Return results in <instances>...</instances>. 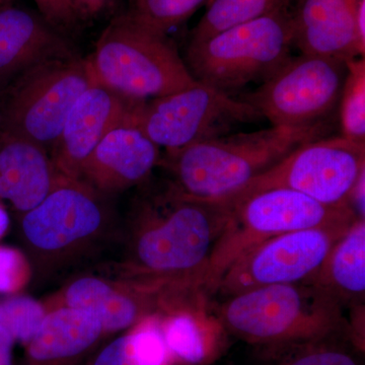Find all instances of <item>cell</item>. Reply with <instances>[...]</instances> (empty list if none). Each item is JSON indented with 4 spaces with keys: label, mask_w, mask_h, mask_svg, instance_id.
Instances as JSON below:
<instances>
[{
    "label": "cell",
    "mask_w": 365,
    "mask_h": 365,
    "mask_svg": "<svg viewBox=\"0 0 365 365\" xmlns=\"http://www.w3.org/2000/svg\"><path fill=\"white\" fill-rule=\"evenodd\" d=\"M105 338L102 324L93 314L49 307L39 330L25 346L21 365H83Z\"/></svg>",
    "instance_id": "18"
},
{
    "label": "cell",
    "mask_w": 365,
    "mask_h": 365,
    "mask_svg": "<svg viewBox=\"0 0 365 365\" xmlns=\"http://www.w3.org/2000/svg\"><path fill=\"white\" fill-rule=\"evenodd\" d=\"M47 313L46 304L28 295H11L0 300V325L24 346L38 332Z\"/></svg>",
    "instance_id": "26"
},
{
    "label": "cell",
    "mask_w": 365,
    "mask_h": 365,
    "mask_svg": "<svg viewBox=\"0 0 365 365\" xmlns=\"http://www.w3.org/2000/svg\"><path fill=\"white\" fill-rule=\"evenodd\" d=\"M88 58L96 81L129 100L143 102L199 83L169 36L137 25L124 13L106 26Z\"/></svg>",
    "instance_id": "5"
},
{
    "label": "cell",
    "mask_w": 365,
    "mask_h": 365,
    "mask_svg": "<svg viewBox=\"0 0 365 365\" xmlns=\"http://www.w3.org/2000/svg\"><path fill=\"white\" fill-rule=\"evenodd\" d=\"M95 81L88 58L32 67L0 91V134L32 141L50 155L72 106Z\"/></svg>",
    "instance_id": "8"
},
{
    "label": "cell",
    "mask_w": 365,
    "mask_h": 365,
    "mask_svg": "<svg viewBox=\"0 0 365 365\" xmlns=\"http://www.w3.org/2000/svg\"><path fill=\"white\" fill-rule=\"evenodd\" d=\"M206 297L185 302L158 316L170 360L206 365L222 351L225 333L220 322L205 311Z\"/></svg>",
    "instance_id": "20"
},
{
    "label": "cell",
    "mask_w": 365,
    "mask_h": 365,
    "mask_svg": "<svg viewBox=\"0 0 365 365\" xmlns=\"http://www.w3.org/2000/svg\"><path fill=\"white\" fill-rule=\"evenodd\" d=\"M0 1H4V0H0Z\"/></svg>",
    "instance_id": "34"
},
{
    "label": "cell",
    "mask_w": 365,
    "mask_h": 365,
    "mask_svg": "<svg viewBox=\"0 0 365 365\" xmlns=\"http://www.w3.org/2000/svg\"><path fill=\"white\" fill-rule=\"evenodd\" d=\"M341 304L364 299L365 292V220L357 218L329 252L316 276L309 281Z\"/></svg>",
    "instance_id": "21"
},
{
    "label": "cell",
    "mask_w": 365,
    "mask_h": 365,
    "mask_svg": "<svg viewBox=\"0 0 365 365\" xmlns=\"http://www.w3.org/2000/svg\"><path fill=\"white\" fill-rule=\"evenodd\" d=\"M351 223L294 230L257 245L228 267L215 292L227 299L255 288L309 282Z\"/></svg>",
    "instance_id": "12"
},
{
    "label": "cell",
    "mask_w": 365,
    "mask_h": 365,
    "mask_svg": "<svg viewBox=\"0 0 365 365\" xmlns=\"http://www.w3.org/2000/svg\"><path fill=\"white\" fill-rule=\"evenodd\" d=\"M133 114L103 137L81 169L79 180L102 195L143 184L162 162L160 148L139 128Z\"/></svg>",
    "instance_id": "15"
},
{
    "label": "cell",
    "mask_w": 365,
    "mask_h": 365,
    "mask_svg": "<svg viewBox=\"0 0 365 365\" xmlns=\"http://www.w3.org/2000/svg\"><path fill=\"white\" fill-rule=\"evenodd\" d=\"M33 277L32 264L25 252L0 245V295L20 294Z\"/></svg>",
    "instance_id": "28"
},
{
    "label": "cell",
    "mask_w": 365,
    "mask_h": 365,
    "mask_svg": "<svg viewBox=\"0 0 365 365\" xmlns=\"http://www.w3.org/2000/svg\"><path fill=\"white\" fill-rule=\"evenodd\" d=\"M365 172L360 175L355 182L350 196V207L360 220H365Z\"/></svg>",
    "instance_id": "31"
},
{
    "label": "cell",
    "mask_w": 365,
    "mask_h": 365,
    "mask_svg": "<svg viewBox=\"0 0 365 365\" xmlns=\"http://www.w3.org/2000/svg\"><path fill=\"white\" fill-rule=\"evenodd\" d=\"M115 0H72L79 20L98 18L112 6Z\"/></svg>",
    "instance_id": "30"
},
{
    "label": "cell",
    "mask_w": 365,
    "mask_h": 365,
    "mask_svg": "<svg viewBox=\"0 0 365 365\" xmlns=\"http://www.w3.org/2000/svg\"><path fill=\"white\" fill-rule=\"evenodd\" d=\"M170 361L158 316H155L96 350L83 365H169Z\"/></svg>",
    "instance_id": "22"
},
{
    "label": "cell",
    "mask_w": 365,
    "mask_h": 365,
    "mask_svg": "<svg viewBox=\"0 0 365 365\" xmlns=\"http://www.w3.org/2000/svg\"><path fill=\"white\" fill-rule=\"evenodd\" d=\"M292 0H212L192 30L189 44H196L234 26L249 23L290 6Z\"/></svg>",
    "instance_id": "23"
},
{
    "label": "cell",
    "mask_w": 365,
    "mask_h": 365,
    "mask_svg": "<svg viewBox=\"0 0 365 365\" xmlns=\"http://www.w3.org/2000/svg\"><path fill=\"white\" fill-rule=\"evenodd\" d=\"M347 73L340 96V124L342 136L365 143L364 57L348 60Z\"/></svg>",
    "instance_id": "25"
},
{
    "label": "cell",
    "mask_w": 365,
    "mask_h": 365,
    "mask_svg": "<svg viewBox=\"0 0 365 365\" xmlns=\"http://www.w3.org/2000/svg\"><path fill=\"white\" fill-rule=\"evenodd\" d=\"M111 227L104 195L81 180L61 175L49 194L21 215V241L34 276L76 263L102 244Z\"/></svg>",
    "instance_id": "4"
},
{
    "label": "cell",
    "mask_w": 365,
    "mask_h": 365,
    "mask_svg": "<svg viewBox=\"0 0 365 365\" xmlns=\"http://www.w3.org/2000/svg\"><path fill=\"white\" fill-rule=\"evenodd\" d=\"M323 121L225 134L192 144L162 158L174 187L184 195L222 201L280 162L295 148L328 133Z\"/></svg>",
    "instance_id": "2"
},
{
    "label": "cell",
    "mask_w": 365,
    "mask_h": 365,
    "mask_svg": "<svg viewBox=\"0 0 365 365\" xmlns=\"http://www.w3.org/2000/svg\"><path fill=\"white\" fill-rule=\"evenodd\" d=\"M359 0H299L292 11L294 46L302 54L348 61L364 57L356 33Z\"/></svg>",
    "instance_id": "17"
},
{
    "label": "cell",
    "mask_w": 365,
    "mask_h": 365,
    "mask_svg": "<svg viewBox=\"0 0 365 365\" xmlns=\"http://www.w3.org/2000/svg\"><path fill=\"white\" fill-rule=\"evenodd\" d=\"M343 60L302 54L289 59L242 98L272 126H306L322 122L340 100L347 66Z\"/></svg>",
    "instance_id": "11"
},
{
    "label": "cell",
    "mask_w": 365,
    "mask_h": 365,
    "mask_svg": "<svg viewBox=\"0 0 365 365\" xmlns=\"http://www.w3.org/2000/svg\"><path fill=\"white\" fill-rule=\"evenodd\" d=\"M364 172L365 143L342 135L322 137L295 148L234 195L220 202L234 205L260 192L288 189L326 205L350 207L352 190Z\"/></svg>",
    "instance_id": "9"
},
{
    "label": "cell",
    "mask_w": 365,
    "mask_h": 365,
    "mask_svg": "<svg viewBox=\"0 0 365 365\" xmlns=\"http://www.w3.org/2000/svg\"><path fill=\"white\" fill-rule=\"evenodd\" d=\"M267 365H359L349 353L328 344V341L272 351Z\"/></svg>",
    "instance_id": "27"
},
{
    "label": "cell",
    "mask_w": 365,
    "mask_h": 365,
    "mask_svg": "<svg viewBox=\"0 0 365 365\" xmlns=\"http://www.w3.org/2000/svg\"><path fill=\"white\" fill-rule=\"evenodd\" d=\"M232 209L184 195L170 185L140 199L129 220L123 261L112 275L203 292L204 271Z\"/></svg>",
    "instance_id": "1"
},
{
    "label": "cell",
    "mask_w": 365,
    "mask_h": 365,
    "mask_svg": "<svg viewBox=\"0 0 365 365\" xmlns=\"http://www.w3.org/2000/svg\"><path fill=\"white\" fill-rule=\"evenodd\" d=\"M38 13L60 32H71L78 26V13L72 0H33Z\"/></svg>",
    "instance_id": "29"
},
{
    "label": "cell",
    "mask_w": 365,
    "mask_h": 365,
    "mask_svg": "<svg viewBox=\"0 0 365 365\" xmlns=\"http://www.w3.org/2000/svg\"><path fill=\"white\" fill-rule=\"evenodd\" d=\"M16 340L11 333L0 325V365H16L14 362V347Z\"/></svg>",
    "instance_id": "32"
},
{
    "label": "cell",
    "mask_w": 365,
    "mask_h": 365,
    "mask_svg": "<svg viewBox=\"0 0 365 365\" xmlns=\"http://www.w3.org/2000/svg\"><path fill=\"white\" fill-rule=\"evenodd\" d=\"M179 287L117 276L83 275L62 288L47 307H67L93 314L106 337L125 332L151 317L160 316L176 302Z\"/></svg>",
    "instance_id": "13"
},
{
    "label": "cell",
    "mask_w": 365,
    "mask_h": 365,
    "mask_svg": "<svg viewBox=\"0 0 365 365\" xmlns=\"http://www.w3.org/2000/svg\"><path fill=\"white\" fill-rule=\"evenodd\" d=\"M207 0H129L124 14L153 32L169 36L186 23Z\"/></svg>",
    "instance_id": "24"
},
{
    "label": "cell",
    "mask_w": 365,
    "mask_h": 365,
    "mask_svg": "<svg viewBox=\"0 0 365 365\" xmlns=\"http://www.w3.org/2000/svg\"><path fill=\"white\" fill-rule=\"evenodd\" d=\"M232 206L202 277L204 294H215L220 278L237 258L271 237L294 232L353 222L350 207H334L288 189H271Z\"/></svg>",
    "instance_id": "7"
},
{
    "label": "cell",
    "mask_w": 365,
    "mask_h": 365,
    "mask_svg": "<svg viewBox=\"0 0 365 365\" xmlns=\"http://www.w3.org/2000/svg\"><path fill=\"white\" fill-rule=\"evenodd\" d=\"M260 118L253 106L201 83L143 101L133 114L139 128L165 153L225 135Z\"/></svg>",
    "instance_id": "10"
},
{
    "label": "cell",
    "mask_w": 365,
    "mask_h": 365,
    "mask_svg": "<svg viewBox=\"0 0 365 365\" xmlns=\"http://www.w3.org/2000/svg\"><path fill=\"white\" fill-rule=\"evenodd\" d=\"M61 174L49 153L26 139L0 134V200L21 215L49 194Z\"/></svg>",
    "instance_id": "19"
},
{
    "label": "cell",
    "mask_w": 365,
    "mask_h": 365,
    "mask_svg": "<svg viewBox=\"0 0 365 365\" xmlns=\"http://www.w3.org/2000/svg\"><path fill=\"white\" fill-rule=\"evenodd\" d=\"M292 46L287 6L188 44L184 61L197 81L232 96L252 81L270 78L292 57Z\"/></svg>",
    "instance_id": "6"
},
{
    "label": "cell",
    "mask_w": 365,
    "mask_h": 365,
    "mask_svg": "<svg viewBox=\"0 0 365 365\" xmlns=\"http://www.w3.org/2000/svg\"><path fill=\"white\" fill-rule=\"evenodd\" d=\"M9 227H11V217H9V211H7L6 203L0 200V241L9 232Z\"/></svg>",
    "instance_id": "33"
},
{
    "label": "cell",
    "mask_w": 365,
    "mask_h": 365,
    "mask_svg": "<svg viewBox=\"0 0 365 365\" xmlns=\"http://www.w3.org/2000/svg\"><path fill=\"white\" fill-rule=\"evenodd\" d=\"M73 56L66 34L39 13L20 7L0 11V91L34 66Z\"/></svg>",
    "instance_id": "16"
},
{
    "label": "cell",
    "mask_w": 365,
    "mask_h": 365,
    "mask_svg": "<svg viewBox=\"0 0 365 365\" xmlns=\"http://www.w3.org/2000/svg\"><path fill=\"white\" fill-rule=\"evenodd\" d=\"M342 306L318 285L299 282L232 295L216 318L227 333L275 351L329 341L346 326Z\"/></svg>",
    "instance_id": "3"
},
{
    "label": "cell",
    "mask_w": 365,
    "mask_h": 365,
    "mask_svg": "<svg viewBox=\"0 0 365 365\" xmlns=\"http://www.w3.org/2000/svg\"><path fill=\"white\" fill-rule=\"evenodd\" d=\"M139 103L98 81L88 86L72 106L50 153L60 174L79 180L86 160L103 137L133 114Z\"/></svg>",
    "instance_id": "14"
}]
</instances>
